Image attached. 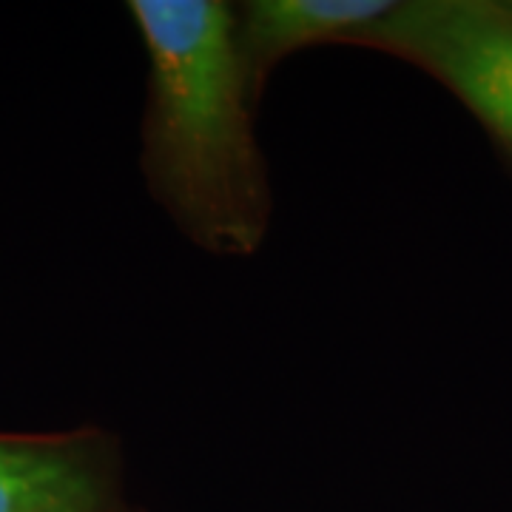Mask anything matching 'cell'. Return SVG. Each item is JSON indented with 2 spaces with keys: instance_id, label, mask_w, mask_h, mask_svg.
<instances>
[{
  "instance_id": "6da1fadb",
  "label": "cell",
  "mask_w": 512,
  "mask_h": 512,
  "mask_svg": "<svg viewBox=\"0 0 512 512\" xmlns=\"http://www.w3.org/2000/svg\"><path fill=\"white\" fill-rule=\"evenodd\" d=\"M148 55L143 171L151 197L191 242L248 256L271 225L274 197L256 146L237 12L217 0H134Z\"/></svg>"
},
{
  "instance_id": "7a4b0ae2",
  "label": "cell",
  "mask_w": 512,
  "mask_h": 512,
  "mask_svg": "<svg viewBox=\"0 0 512 512\" xmlns=\"http://www.w3.org/2000/svg\"><path fill=\"white\" fill-rule=\"evenodd\" d=\"M350 46L399 57L439 80L512 160V3H393Z\"/></svg>"
},
{
  "instance_id": "3957f363",
  "label": "cell",
  "mask_w": 512,
  "mask_h": 512,
  "mask_svg": "<svg viewBox=\"0 0 512 512\" xmlns=\"http://www.w3.org/2000/svg\"><path fill=\"white\" fill-rule=\"evenodd\" d=\"M111 444L97 433H0V512H109Z\"/></svg>"
},
{
  "instance_id": "277c9868",
  "label": "cell",
  "mask_w": 512,
  "mask_h": 512,
  "mask_svg": "<svg viewBox=\"0 0 512 512\" xmlns=\"http://www.w3.org/2000/svg\"><path fill=\"white\" fill-rule=\"evenodd\" d=\"M387 0H251L237 12V43L256 97L293 52L345 43L390 12Z\"/></svg>"
}]
</instances>
